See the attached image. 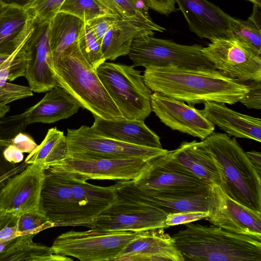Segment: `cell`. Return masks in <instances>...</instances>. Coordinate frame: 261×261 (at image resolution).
<instances>
[{
  "label": "cell",
  "mask_w": 261,
  "mask_h": 261,
  "mask_svg": "<svg viewBox=\"0 0 261 261\" xmlns=\"http://www.w3.org/2000/svg\"><path fill=\"white\" fill-rule=\"evenodd\" d=\"M65 0H36L26 9L35 23L49 22L57 13Z\"/></svg>",
  "instance_id": "74e56055"
},
{
  "label": "cell",
  "mask_w": 261,
  "mask_h": 261,
  "mask_svg": "<svg viewBox=\"0 0 261 261\" xmlns=\"http://www.w3.org/2000/svg\"><path fill=\"white\" fill-rule=\"evenodd\" d=\"M134 181L145 193L161 196L197 195L211 188V185L176 162L169 150L149 160Z\"/></svg>",
  "instance_id": "52a82bcc"
},
{
  "label": "cell",
  "mask_w": 261,
  "mask_h": 261,
  "mask_svg": "<svg viewBox=\"0 0 261 261\" xmlns=\"http://www.w3.org/2000/svg\"><path fill=\"white\" fill-rule=\"evenodd\" d=\"M7 5L5 4L2 0H0V15L5 9L6 6Z\"/></svg>",
  "instance_id": "816d5d0a"
},
{
  "label": "cell",
  "mask_w": 261,
  "mask_h": 261,
  "mask_svg": "<svg viewBox=\"0 0 261 261\" xmlns=\"http://www.w3.org/2000/svg\"><path fill=\"white\" fill-rule=\"evenodd\" d=\"M113 13L122 18L157 26L148 13V0H97Z\"/></svg>",
  "instance_id": "1f68e13d"
},
{
  "label": "cell",
  "mask_w": 261,
  "mask_h": 261,
  "mask_svg": "<svg viewBox=\"0 0 261 261\" xmlns=\"http://www.w3.org/2000/svg\"><path fill=\"white\" fill-rule=\"evenodd\" d=\"M249 91L239 100L248 109H261V81H250Z\"/></svg>",
  "instance_id": "b9f144b4"
},
{
  "label": "cell",
  "mask_w": 261,
  "mask_h": 261,
  "mask_svg": "<svg viewBox=\"0 0 261 261\" xmlns=\"http://www.w3.org/2000/svg\"><path fill=\"white\" fill-rule=\"evenodd\" d=\"M16 227L17 236H21L36 235L43 230L54 226L41 212L30 211L18 214Z\"/></svg>",
  "instance_id": "8d00e7d4"
},
{
  "label": "cell",
  "mask_w": 261,
  "mask_h": 261,
  "mask_svg": "<svg viewBox=\"0 0 261 261\" xmlns=\"http://www.w3.org/2000/svg\"><path fill=\"white\" fill-rule=\"evenodd\" d=\"M151 111L160 121L174 130L205 139L215 130V125L194 106L154 92L150 96Z\"/></svg>",
  "instance_id": "9a60e30c"
},
{
  "label": "cell",
  "mask_w": 261,
  "mask_h": 261,
  "mask_svg": "<svg viewBox=\"0 0 261 261\" xmlns=\"http://www.w3.org/2000/svg\"><path fill=\"white\" fill-rule=\"evenodd\" d=\"M153 92L195 105L213 101L233 105L249 91L248 85L216 69L147 66L142 75Z\"/></svg>",
  "instance_id": "6da1fadb"
},
{
  "label": "cell",
  "mask_w": 261,
  "mask_h": 261,
  "mask_svg": "<svg viewBox=\"0 0 261 261\" xmlns=\"http://www.w3.org/2000/svg\"><path fill=\"white\" fill-rule=\"evenodd\" d=\"M48 23L49 43L55 67L61 54L77 41L85 22L71 14L58 12Z\"/></svg>",
  "instance_id": "4316f807"
},
{
  "label": "cell",
  "mask_w": 261,
  "mask_h": 261,
  "mask_svg": "<svg viewBox=\"0 0 261 261\" xmlns=\"http://www.w3.org/2000/svg\"><path fill=\"white\" fill-rule=\"evenodd\" d=\"M10 106L8 105H3L0 104V119L5 117V115L9 112Z\"/></svg>",
  "instance_id": "f907efd6"
},
{
  "label": "cell",
  "mask_w": 261,
  "mask_h": 261,
  "mask_svg": "<svg viewBox=\"0 0 261 261\" xmlns=\"http://www.w3.org/2000/svg\"><path fill=\"white\" fill-rule=\"evenodd\" d=\"M200 111L214 125L229 135L260 142V118L239 113L224 103L213 101L204 102V108Z\"/></svg>",
  "instance_id": "7402d4cb"
},
{
  "label": "cell",
  "mask_w": 261,
  "mask_h": 261,
  "mask_svg": "<svg viewBox=\"0 0 261 261\" xmlns=\"http://www.w3.org/2000/svg\"><path fill=\"white\" fill-rule=\"evenodd\" d=\"M53 71L58 86L93 116L108 120L123 118L96 70L82 54L77 41L61 54Z\"/></svg>",
  "instance_id": "3957f363"
},
{
  "label": "cell",
  "mask_w": 261,
  "mask_h": 261,
  "mask_svg": "<svg viewBox=\"0 0 261 261\" xmlns=\"http://www.w3.org/2000/svg\"><path fill=\"white\" fill-rule=\"evenodd\" d=\"M18 214L2 213L0 214V243L16 238Z\"/></svg>",
  "instance_id": "60d3db41"
},
{
  "label": "cell",
  "mask_w": 261,
  "mask_h": 261,
  "mask_svg": "<svg viewBox=\"0 0 261 261\" xmlns=\"http://www.w3.org/2000/svg\"><path fill=\"white\" fill-rule=\"evenodd\" d=\"M231 34V37L245 43L261 55V30L251 21L233 17Z\"/></svg>",
  "instance_id": "e575fe53"
},
{
  "label": "cell",
  "mask_w": 261,
  "mask_h": 261,
  "mask_svg": "<svg viewBox=\"0 0 261 261\" xmlns=\"http://www.w3.org/2000/svg\"><path fill=\"white\" fill-rule=\"evenodd\" d=\"M40 209L54 227L86 225L64 174L50 167L45 169Z\"/></svg>",
  "instance_id": "7c38bea8"
},
{
  "label": "cell",
  "mask_w": 261,
  "mask_h": 261,
  "mask_svg": "<svg viewBox=\"0 0 261 261\" xmlns=\"http://www.w3.org/2000/svg\"><path fill=\"white\" fill-rule=\"evenodd\" d=\"M148 161L142 159L79 160L67 157L50 167L85 180H134Z\"/></svg>",
  "instance_id": "e0dca14e"
},
{
  "label": "cell",
  "mask_w": 261,
  "mask_h": 261,
  "mask_svg": "<svg viewBox=\"0 0 261 261\" xmlns=\"http://www.w3.org/2000/svg\"><path fill=\"white\" fill-rule=\"evenodd\" d=\"M77 43L82 54L95 70L106 62L101 52V43L87 23H84Z\"/></svg>",
  "instance_id": "836d02e7"
},
{
  "label": "cell",
  "mask_w": 261,
  "mask_h": 261,
  "mask_svg": "<svg viewBox=\"0 0 261 261\" xmlns=\"http://www.w3.org/2000/svg\"><path fill=\"white\" fill-rule=\"evenodd\" d=\"M172 238L185 260L261 261L260 240L213 224L188 223Z\"/></svg>",
  "instance_id": "7a4b0ae2"
},
{
  "label": "cell",
  "mask_w": 261,
  "mask_h": 261,
  "mask_svg": "<svg viewBox=\"0 0 261 261\" xmlns=\"http://www.w3.org/2000/svg\"><path fill=\"white\" fill-rule=\"evenodd\" d=\"M249 161L256 170L258 174L261 175V153L256 151L246 152Z\"/></svg>",
  "instance_id": "bcb514c9"
},
{
  "label": "cell",
  "mask_w": 261,
  "mask_h": 261,
  "mask_svg": "<svg viewBox=\"0 0 261 261\" xmlns=\"http://www.w3.org/2000/svg\"><path fill=\"white\" fill-rule=\"evenodd\" d=\"M120 18L121 17L116 14H107L97 17L85 23L88 24L101 44L106 33Z\"/></svg>",
  "instance_id": "ab89813d"
},
{
  "label": "cell",
  "mask_w": 261,
  "mask_h": 261,
  "mask_svg": "<svg viewBox=\"0 0 261 261\" xmlns=\"http://www.w3.org/2000/svg\"><path fill=\"white\" fill-rule=\"evenodd\" d=\"M45 175L44 167L31 164L8 178L0 189V211L16 214L41 212L40 196Z\"/></svg>",
  "instance_id": "5bb4252c"
},
{
  "label": "cell",
  "mask_w": 261,
  "mask_h": 261,
  "mask_svg": "<svg viewBox=\"0 0 261 261\" xmlns=\"http://www.w3.org/2000/svg\"><path fill=\"white\" fill-rule=\"evenodd\" d=\"M35 235L19 236L7 251L0 254V261H69L72 259L55 253L51 247L35 243Z\"/></svg>",
  "instance_id": "83f0119b"
},
{
  "label": "cell",
  "mask_w": 261,
  "mask_h": 261,
  "mask_svg": "<svg viewBox=\"0 0 261 261\" xmlns=\"http://www.w3.org/2000/svg\"><path fill=\"white\" fill-rule=\"evenodd\" d=\"M11 145L22 153H31L38 146L33 138L23 132L16 135L12 140Z\"/></svg>",
  "instance_id": "7bdbcfd3"
},
{
  "label": "cell",
  "mask_w": 261,
  "mask_h": 261,
  "mask_svg": "<svg viewBox=\"0 0 261 261\" xmlns=\"http://www.w3.org/2000/svg\"><path fill=\"white\" fill-rule=\"evenodd\" d=\"M33 27L26 9L7 5L0 15V54L14 53Z\"/></svg>",
  "instance_id": "484cf974"
},
{
  "label": "cell",
  "mask_w": 261,
  "mask_h": 261,
  "mask_svg": "<svg viewBox=\"0 0 261 261\" xmlns=\"http://www.w3.org/2000/svg\"><path fill=\"white\" fill-rule=\"evenodd\" d=\"M67 155V145L63 132L56 127L49 129L42 141L25 158L29 164L40 165L45 169L65 159Z\"/></svg>",
  "instance_id": "f1b7e54d"
},
{
  "label": "cell",
  "mask_w": 261,
  "mask_h": 261,
  "mask_svg": "<svg viewBox=\"0 0 261 261\" xmlns=\"http://www.w3.org/2000/svg\"><path fill=\"white\" fill-rule=\"evenodd\" d=\"M150 8L164 15H169L176 10L175 0H148Z\"/></svg>",
  "instance_id": "ee69618b"
},
{
  "label": "cell",
  "mask_w": 261,
  "mask_h": 261,
  "mask_svg": "<svg viewBox=\"0 0 261 261\" xmlns=\"http://www.w3.org/2000/svg\"><path fill=\"white\" fill-rule=\"evenodd\" d=\"M67 158L79 160L142 159L149 160L165 154L164 148L128 144L102 136L91 126L67 129ZM66 157V158H67Z\"/></svg>",
  "instance_id": "30bf717a"
},
{
  "label": "cell",
  "mask_w": 261,
  "mask_h": 261,
  "mask_svg": "<svg viewBox=\"0 0 261 261\" xmlns=\"http://www.w3.org/2000/svg\"><path fill=\"white\" fill-rule=\"evenodd\" d=\"M116 200L88 226L102 232H138L168 228V214L153 205L135 185L133 180H120L115 185Z\"/></svg>",
  "instance_id": "5b68a950"
},
{
  "label": "cell",
  "mask_w": 261,
  "mask_h": 261,
  "mask_svg": "<svg viewBox=\"0 0 261 261\" xmlns=\"http://www.w3.org/2000/svg\"><path fill=\"white\" fill-rule=\"evenodd\" d=\"M191 32L210 40L231 37L233 17L207 0H175Z\"/></svg>",
  "instance_id": "ac0fdd59"
},
{
  "label": "cell",
  "mask_w": 261,
  "mask_h": 261,
  "mask_svg": "<svg viewBox=\"0 0 261 261\" xmlns=\"http://www.w3.org/2000/svg\"><path fill=\"white\" fill-rule=\"evenodd\" d=\"M100 81L124 118L144 120L151 111V90L132 66L105 62L96 69Z\"/></svg>",
  "instance_id": "8992f818"
},
{
  "label": "cell",
  "mask_w": 261,
  "mask_h": 261,
  "mask_svg": "<svg viewBox=\"0 0 261 261\" xmlns=\"http://www.w3.org/2000/svg\"><path fill=\"white\" fill-rule=\"evenodd\" d=\"M59 12L71 14L84 22L102 15L115 14L97 0H65Z\"/></svg>",
  "instance_id": "d6a6232c"
},
{
  "label": "cell",
  "mask_w": 261,
  "mask_h": 261,
  "mask_svg": "<svg viewBox=\"0 0 261 261\" xmlns=\"http://www.w3.org/2000/svg\"><path fill=\"white\" fill-rule=\"evenodd\" d=\"M3 155L7 161L16 164L20 163L24 158L23 153L11 144L5 148Z\"/></svg>",
  "instance_id": "f6af8a7d"
},
{
  "label": "cell",
  "mask_w": 261,
  "mask_h": 261,
  "mask_svg": "<svg viewBox=\"0 0 261 261\" xmlns=\"http://www.w3.org/2000/svg\"><path fill=\"white\" fill-rule=\"evenodd\" d=\"M79 103L63 88L57 86L47 91L37 103L23 112L28 125L52 123L68 118L76 113Z\"/></svg>",
  "instance_id": "d4e9b609"
},
{
  "label": "cell",
  "mask_w": 261,
  "mask_h": 261,
  "mask_svg": "<svg viewBox=\"0 0 261 261\" xmlns=\"http://www.w3.org/2000/svg\"><path fill=\"white\" fill-rule=\"evenodd\" d=\"M202 141L220 165L221 188L231 198L261 213V178L237 140L226 133H213Z\"/></svg>",
  "instance_id": "277c9868"
},
{
  "label": "cell",
  "mask_w": 261,
  "mask_h": 261,
  "mask_svg": "<svg viewBox=\"0 0 261 261\" xmlns=\"http://www.w3.org/2000/svg\"><path fill=\"white\" fill-rule=\"evenodd\" d=\"M18 237L1 243L0 254L7 251L12 245H13L17 240Z\"/></svg>",
  "instance_id": "681fc988"
},
{
  "label": "cell",
  "mask_w": 261,
  "mask_h": 261,
  "mask_svg": "<svg viewBox=\"0 0 261 261\" xmlns=\"http://www.w3.org/2000/svg\"><path fill=\"white\" fill-rule=\"evenodd\" d=\"M27 125L23 113L0 119V179L10 177L21 171L28 165L25 162L19 166L10 163L3 155L5 148L10 144L16 135L24 132Z\"/></svg>",
  "instance_id": "f546056e"
},
{
  "label": "cell",
  "mask_w": 261,
  "mask_h": 261,
  "mask_svg": "<svg viewBox=\"0 0 261 261\" xmlns=\"http://www.w3.org/2000/svg\"><path fill=\"white\" fill-rule=\"evenodd\" d=\"M208 212L189 211L169 213L167 215L165 223L168 227L181 224H186L193 222L205 219Z\"/></svg>",
  "instance_id": "f35d334b"
},
{
  "label": "cell",
  "mask_w": 261,
  "mask_h": 261,
  "mask_svg": "<svg viewBox=\"0 0 261 261\" xmlns=\"http://www.w3.org/2000/svg\"><path fill=\"white\" fill-rule=\"evenodd\" d=\"M114 260L184 261L172 237L164 228L139 231Z\"/></svg>",
  "instance_id": "d6986e66"
},
{
  "label": "cell",
  "mask_w": 261,
  "mask_h": 261,
  "mask_svg": "<svg viewBox=\"0 0 261 261\" xmlns=\"http://www.w3.org/2000/svg\"><path fill=\"white\" fill-rule=\"evenodd\" d=\"M166 29L149 24L120 18L107 31L101 42V52L105 60H115L127 55L134 39L151 35L155 32H163Z\"/></svg>",
  "instance_id": "cb8c5ba5"
},
{
  "label": "cell",
  "mask_w": 261,
  "mask_h": 261,
  "mask_svg": "<svg viewBox=\"0 0 261 261\" xmlns=\"http://www.w3.org/2000/svg\"><path fill=\"white\" fill-rule=\"evenodd\" d=\"M59 171L64 174L71 189L86 222V227H88L103 211L116 201V191L114 185L105 187L93 185L66 172Z\"/></svg>",
  "instance_id": "44dd1931"
},
{
  "label": "cell",
  "mask_w": 261,
  "mask_h": 261,
  "mask_svg": "<svg viewBox=\"0 0 261 261\" xmlns=\"http://www.w3.org/2000/svg\"><path fill=\"white\" fill-rule=\"evenodd\" d=\"M2 213V212L0 211V214Z\"/></svg>",
  "instance_id": "db71d44e"
},
{
  "label": "cell",
  "mask_w": 261,
  "mask_h": 261,
  "mask_svg": "<svg viewBox=\"0 0 261 261\" xmlns=\"http://www.w3.org/2000/svg\"><path fill=\"white\" fill-rule=\"evenodd\" d=\"M212 200L205 219L228 231L261 241V213L229 197L218 186L211 185Z\"/></svg>",
  "instance_id": "4fadbf2b"
},
{
  "label": "cell",
  "mask_w": 261,
  "mask_h": 261,
  "mask_svg": "<svg viewBox=\"0 0 261 261\" xmlns=\"http://www.w3.org/2000/svg\"><path fill=\"white\" fill-rule=\"evenodd\" d=\"M170 152L176 162L208 185L222 187L223 174L220 165L202 141H184Z\"/></svg>",
  "instance_id": "ffe728a7"
},
{
  "label": "cell",
  "mask_w": 261,
  "mask_h": 261,
  "mask_svg": "<svg viewBox=\"0 0 261 261\" xmlns=\"http://www.w3.org/2000/svg\"><path fill=\"white\" fill-rule=\"evenodd\" d=\"M142 192L153 205L167 214L189 211L208 212L212 200L211 188L199 194L171 197L151 195Z\"/></svg>",
  "instance_id": "4dcf8cb0"
},
{
  "label": "cell",
  "mask_w": 261,
  "mask_h": 261,
  "mask_svg": "<svg viewBox=\"0 0 261 261\" xmlns=\"http://www.w3.org/2000/svg\"><path fill=\"white\" fill-rule=\"evenodd\" d=\"M10 67L6 65L0 68V104L3 105L33 95L29 86L8 82Z\"/></svg>",
  "instance_id": "d590c367"
},
{
  "label": "cell",
  "mask_w": 261,
  "mask_h": 261,
  "mask_svg": "<svg viewBox=\"0 0 261 261\" xmlns=\"http://www.w3.org/2000/svg\"><path fill=\"white\" fill-rule=\"evenodd\" d=\"M210 41L202 52L216 70L243 83L261 81V55L232 37Z\"/></svg>",
  "instance_id": "8fae6325"
},
{
  "label": "cell",
  "mask_w": 261,
  "mask_h": 261,
  "mask_svg": "<svg viewBox=\"0 0 261 261\" xmlns=\"http://www.w3.org/2000/svg\"><path fill=\"white\" fill-rule=\"evenodd\" d=\"M94 117L91 127L102 136L133 145L163 148L159 136L145 124L144 120Z\"/></svg>",
  "instance_id": "603a6c76"
},
{
  "label": "cell",
  "mask_w": 261,
  "mask_h": 261,
  "mask_svg": "<svg viewBox=\"0 0 261 261\" xmlns=\"http://www.w3.org/2000/svg\"><path fill=\"white\" fill-rule=\"evenodd\" d=\"M261 5H253L252 13L248 20L254 23L259 30H261Z\"/></svg>",
  "instance_id": "7dc6e473"
},
{
  "label": "cell",
  "mask_w": 261,
  "mask_h": 261,
  "mask_svg": "<svg viewBox=\"0 0 261 261\" xmlns=\"http://www.w3.org/2000/svg\"><path fill=\"white\" fill-rule=\"evenodd\" d=\"M198 44L182 45L172 40L146 35L134 39L128 56L133 67L175 66L190 69H215Z\"/></svg>",
  "instance_id": "ba28073f"
},
{
  "label": "cell",
  "mask_w": 261,
  "mask_h": 261,
  "mask_svg": "<svg viewBox=\"0 0 261 261\" xmlns=\"http://www.w3.org/2000/svg\"><path fill=\"white\" fill-rule=\"evenodd\" d=\"M26 45L24 77L33 92H47L58 86L49 39V23H35Z\"/></svg>",
  "instance_id": "2e32d148"
},
{
  "label": "cell",
  "mask_w": 261,
  "mask_h": 261,
  "mask_svg": "<svg viewBox=\"0 0 261 261\" xmlns=\"http://www.w3.org/2000/svg\"><path fill=\"white\" fill-rule=\"evenodd\" d=\"M5 4L14 5L24 9H27L36 0H2Z\"/></svg>",
  "instance_id": "c3c4849f"
},
{
  "label": "cell",
  "mask_w": 261,
  "mask_h": 261,
  "mask_svg": "<svg viewBox=\"0 0 261 261\" xmlns=\"http://www.w3.org/2000/svg\"><path fill=\"white\" fill-rule=\"evenodd\" d=\"M138 232L71 230L59 236L51 248L56 254L82 261L114 260Z\"/></svg>",
  "instance_id": "9c48e42d"
},
{
  "label": "cell",
  "mask_w": 261,
  "mask_h": 261,
  "mask_svg": "<svg viewBox=\"0 0 261 261\" xmlns=\"http://www.w3.org/2000/svg\"><path fill=\"white\" fill-rule=\"evenodd\" d=\"M252 2L253 4L261 5V0H247Z\"/></svg>",
  "instance_id": "f5cc1de1"
}]
</instances>
